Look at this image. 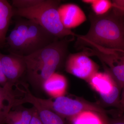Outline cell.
I'll return each instance as SVG.
<instances>
[{
	"label": "cell",
	"instance_id": "7c38bea8",
	"mask_svg": "<svg viewBox=\"0 0 124 124\" xmlns=\"http://www.w3.org/2000/svg\"><path fill=\"white\" fill-rule=\"evenodd\" d=\"M15 97L12 86L8 84L4 86L0 85V124H5L8 113L15 107Z\"/></svg>",
	"mask_w": 124,
	"mask_h": 124
},
{
	"label": "cell",
	"instance_id": "e0dca14e",
	"mask_svg": "<svg viewBox=\"0 0 124 124\" xmlns=\"http://www.w3.org/2000/svg\"><path fill=\"white\" fill-rule=\"evenodd\" d=\"M42 0H13V5L17 9L29 8L42 2Z\"/></svg>",
	"mask_w": 124,
	"mask_h": 124
},
{
	"label": "cell",
	"instance_id": "52a82bcc",
	"mask_svg": "<svg viewBox=\"0 0 124 124\" xmlns=\"http://www.w3.org/2000/svg\"><path fill=\"white\" fill-rule=\"evenodd\" d=\"M65 67L68 73L87 81L99 69L98 65L82 51L68 54Z\"/></svg>",
	"mask_w": 124,
	"mask_h": 124
},
{
	"label": "cell",
	"instance_id": "8992f818",
	"mask_svg": "<svg viewBox=\"0 0 124 124\" xmlns=\"http://www.w3.org/2000/svg\"><path fill=\"white\" fill-rule=\"evenodd\" d=\"M89 57H97L105 72L109 73L121 89L124 87V51L94 45L86 50Z\"/></svg>",
	"mask_w": 124,
	"mask_h": 124
},
{
	"label": "cell",
	"instance_id": "ac0fdd59",
	"mask_svg": "<svg viewBox=\"0 0 124 124\" xmlns=\"http://www.w3.org/2000/svg\"><path fill=\"white\" fill-rule=\"evenodd\" d=\"M14 15V10L7 1L0 0V16L11 19Z\"/></svg>",
	"mask_w": 124,
	"mask_h": 124
},
{
	"label": "cell",
	"instance_id": "8fae6325",
	"mask_svg": "<svg viewBox=\"0 0 124 124\" xmlns=\"http://www.w3.org/2000/svg\"><path fill=\"white\" fill-rule=\"evenodd\" d=\"M51 98L64 96L67 88V81L64 76L54 73L45 81L41 86Z\"/></svg>",
	"mask_w": 124,
	"mask_h": 124
},
{
	"label": "cell",
	"instance_id": "9a60e30c",
	"mask_svg": "<svg viewBox=\"0 0 124 124\" xmlns=\"http://www.w3.org/2000/svg\"><path fill=\"white\" fill-rule=\"evenodd\" d=\"M27 103L32 104L35 108L40 119L43 124H65L63 118L35 102L29 101Z\"/></svg>",
	"mask_w": 124,
	"mask_h": 124
},
{
	"label": "cell",
	"instance_id": "44dd1931",
	"mask_svg": "<svg viewBox=\"0 0 124 124\" xmlns=\"http://www.w3.org/2000/svg\"><path fill=\"white\" fill-rule=\"evenodd\" d=\"M29 124H43L39 117L37 111H36L33 115L32 119Z\"/></svg>",
	"mask_w": 124,
	"mask_h": 124
},
{
	"label": "cell",
	"instance_id": "5bb4252c",
	"mask_svg": "<svg viewBox=\"0 0 124 124\" xmlns=\"http://www.w3.org/2000/svg\"><path fill=\"white\" fill-rule=\"evenodd\" d=\"M101 113L91 110L82 112L69 119L71 124H107L100 115Z\"/></svg>",
	"mask_w": 124,
	"mask_h": 124
},
{
	"label": "cell",
	"instance_id": "277c9868",
	"mask_svg": "<svg viewBox=\"0 0 124 124\" xmlns=\"http://www.w3.org/2000/svg\"><path fill=\"white\" fill-rule=\"evenodd\" d=\"M60 3L59 0H42L31 8L16 9L14 10V15L35 22L58 39L77 37L78 35L65 28L62 24L58 11Z\"/></svg>",
	"mask_w": 124,
	"mask_h": 124
},
{
	"label": "cell",
	"instance_id": "3957f363",
	"mask_svg": "<svg viewBox=\"0 0 124 124\" xmlns=\"http://www.w3.org/2000/svg\"><path fill=\"white\" fill-rule=\"evenodd\" d=\"M59 39L37 23L26 19L18 21L6 38L10 53L22 56L30 55Z\"/></svg>",
	"mask_w": 124,
	"mask_h": 124
},
{
	"label": "cell",
	"instance_id": "7402d4cb",
	"mask_svg": "<svg viewBox=\"0 0 124 124\" xmlns=\"http://www.w3.org/2000/svg\"><path fill=\"white\" fill-rule=\"evenodd\" d=\"M107 124H124V116Z\"/></svg>",
	"mask_w": 124,
	"mask_h": 124
},
{
	"label": "cell",
	"instance_id": "ba28073f",
	"mask_svg": "<svg viewBox=\"0 0 124 124\" xmlns=\"http://www.w3.org/2000/svg\"><path fill=\"white\" fill-rule=\"evenodd\" d=\"M2 70L7 79V84L13 86L25 71L26 65L23 56L10 53L1 54Z\"/></svg>",
	"mask_w": 124,
	"mask_h": 124
},
{
	"label": "cell",
	"instance_id": "5b68a950",
	"mask_svg": "<svg viewBox=\"0 0 124 124\" xmlns=\"http://www.w3.org/2000/svg\"><path fill=\"white\" fill-rule=\"evenodd\" d=\"M24 97L21 99V104L26 103L29 101L35 102L45 108L49 109L63 118L69 119L82 112L91 110L100 113H103V110L100 107L81 100L73 99L64 96L57 98L44 99L33 95L28 86L25 87Z\"/></svg>",
	"mask_w": 124,
	"mask_h": 124
},
{
	"label": "cell",
	"instance_id": "7a4b0ae2",
	"mask_svg": "<svg viewBox=\"0 0 124 124\" xmlns=\"http://www.w3.org/2000/svg\"><path fill=\"white\" fill-rule=\"evenodd\" d=\"M74 37L60 39L27 56H23L27 75L33 84L42 86L68 55V46Z\"/></svg>",
	"mask_w": 124,
	"mask_h": 124
},
{
	"label": "cell",
	"instance_id": "2e32d148",
	"mask_svg": "<svg viewBox=\"0 0 124 124\" xmlns=\"http://www.w3.org/2000/svg\"><path fill=\"white\" fill-rule=\"evenodd\" d=\"M91 6L93 13L97 15H103L112 8V3L108 0H94Z\"/></svg>",
	"mask_w": 124,
	"mask_h": 124
},
{
	"label": "cell",
	"instance_id": "30bf717a",
	"mask_svg": "<svg viewBox=\"0 0 124 124\" xmlns=\"http://www.w3.org/2000/svg\"><path fill=\"white\" fill-rule=\"evenodd\" d=\"M87 82L100 95L109 93L118 86L112 77L106 72H97Z\"/></svg>",
	"mask_w": 124,
	"mask_h": 124
},
{
	"label": "cell",
	"instance_id": "d6986e66",
	"mask_svg": "<svg viewBox=\"0 0 124 124\" xmlns=\"http://www.w3.org/2000/svg\"><path fill=\"white\" fill-rule=\"evenodd\" d=\"M112 12L117 17H121L124 15V0H113L112 1Z\"/></svg>",
	"mask_w": 124,
	"mask_h": 124
},
{
	"label": "cell",
	"instance_id": "9c48e42d",
	"mask_svg": "<svg viewBox=\"0 0 124 124\" xmlns=\"http://www.w3.org/2000/svg\"><path fill=\"white\" fill-rule=\"evenodd\" d=\"M58 11L62 24L67 29L71 30L79 26L86 20L84 11L75 4L60 5Z\"/></svg>",
	"mask_w": 124,
	"mask_h": 124
},
{
	"label": "cell",
	"instance_id": "ffe728a7",
	"mask_svg": "<svg viewBox=\"0 0 124 124\" xmlns=\"http://www.w3.org/2000/svg\"><path fill=\"white\" fill-rule=\"evenodd\" d=\"M1 53H0V85L4 86L7 84V79L5 76L2 70V63L1 59Z\"/></svg>",
	"mask_w": 124,
	"mask_h": 124
},
{
	"label": "cell",
	"instance_id": "603a6c76",
	"mask_svg": "<svg viewBox=\"0 0 124 124\" xmlns=\"http://www.w3.org/2000/svg\"><path fill=\"white\" fill-rule=\"evenodd\" d=\"M121 98L120 100V108L123 110L124 109V87L123 88Z\"/></svg>",
	"mask_w": 124,
	"mask_h": 124
},
{
	"label": "cell",
	"instance_id": "4fadbf2b",
	"mask_svg": "<svg viewBox=\"0 0 124 124\" xmlns=\"http://www.w3.org/2000/svg\"><path fill=\"white\" fill-rule=\"evenodd\" d=\"M17 108L11 110L6 116L5 124H29L37 110L34 107L27 108L17 106Z\"/></svg>",
	"mask_w": 124,
	"mask_h": 124
},
{
	"label": "cell",
	"instance_id": "6da1fadb",
	"mask_svg": "<svg viewBox=\"0 0 124 124\" xmlns=\"http://www.w3.org/2000/svg\"><path fill=\"white\" fill-rule=\"evenodd\" d=\"M90 26L85 35H78L75 47L82 49L93 45L124 51V32L121 17L113 12L98 15H89Z\"/></svg>",
	"mask_w": 124,
	"mask_h": 124
},
{
	"label": "cell",
	"instance_id": "cb8c5ba5",
	"mask_svg": "<svg viewBox=\"0 0 124 124\" xmlns=\"http://www.w3.org/2000/svg\"><path fill=\"white\" fill-rule=\"evenodd\" d=\"M121 21L124 32V15L121 17Z\"/></svg>",
	"mask_w": 124,
	"mask_h": 124
}]
</instances>
